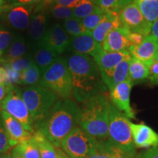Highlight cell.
<instances>
[{"instance_id":"1","label":"cell","mask_w":158,"mask_h":158,"mask_svg":"<svg viewBox=\"0 0 158 158\" xmlns=\"http://www.w3.org/2000/svg\"><path fill=\"white\" fill-rule=\"evenodd\" d=\"M75 98L84 102L104 94L108 89L94 59L87 55L73 54L67 60Z\"/></svg>"},{"instance_id":"2","label":"cell","mask_w":158,"mask_h":158,"mask_svg":"<svg viewBox=\"0 0 158 158\" xmlns=\"http://www.w3.org/2000/svg\"><path fill=\"white\" fill-rule=\"evenodd\" d=\"M80 108L73 100L62 99L54 105L38 130L56 148L73 130L79 126Z\"/></svg>"},{"instance_id":"3","label":"cell","mask_w":158,"mask_h":158,"mask_svg":"<svg viewBox=\"0 0 158 158\" xmlns=\"http://www.w3.org/2000/svg\"><path fill=\"white\" fill-rule=\"evenodd\" d=\"M80 108L79 127L99 142L108 138L110 102L104 94L83 102Z\"/></svg>"},{"instance_id":"4","label":"cell","mask_w":158,"mask_h":158,"mask_svg":"<svg viewBox=\"0 0 158 158\" xmlns=\"http://www.w3.org/2000/svg\"><path fill=\"white\" fill-rule=\"evenodd\" d=\"M22 98L28 108L33 123L38 127L50 114L59 97L48 89L37 84L25 89Z\"/></svg>"},{"instance_id":"5","label":"cell","mask_w":158,"mask_h":158,"mask_svg":"<svg viewBox=\"0 0 158 158\" xmlns=\"http://www.w3.org/2000/svg\"><path fill=\"white\" fill-rule=\"evenodd\" d=\"M40 85L48 89L62 99H70L73 94L72 78L67 60L59 57L43 73Z\"/></svg>"},{"instance_id":"6","label":"cell","mask_w":158,"mask_h":158,"mask_svg":"<svg viewBox=\"0 0 158 158\" xmlns=\"http://www.w3.org/2000/svg\"><path fill=\"white\" fill-rule=\"evenodd\" d=\"M99 147L100 142L78 126L63 140L60 149L70 158H86L95 153Z\"/></svg>"},{"instance_id":"7","label":"cell","mask_w":158,"mask_h":158,"mask_svg":"<svg viewBox=\"0 0 158 158\" xmlns=\"http://www.w3.org/2000/svg\"><path fill=\"white\" fill-rule=\"evenodd\" d=\"M130 122L127 116L110 102L108 138L128 152L136 153L132 138Z\"/></svg>"},{"instance_id":"8","label":"cell","mask_w":158,"mask_h":158,"mask_svg":"<svg viewBox=\"0 0 158 158\" xmlns=\"http://www.w3.org/2000/svg\"><path fill=\"white\" fill-rule=\"evenodd\" d=\"M0 106L2 110L21 122L26 130L34 133V123L19 89L13 86Z\"/></svg>"},{"instance_id":"9","label":"cell","mask_w":158,"mask_h":158,"mask_svg":"<svg viewBox=\"0 0 158 158\" xmlns=\"http://www.w3.org/2000/svg\"><path fill=\"white\" fill-rule=\"evenodd\" d=\"M121 27L130 32H135L147 37L150 35L152 26L144 19L135 2L126 6L118 14Z\"/></svg>"},{"instance_id":"10","label":"cell","mask_w":158,"mask_h":158,"mask_svg":"<svg viewBox=\"0 0 158 158\" xmlns=\"http://www.w3.org/2000/svg\"><path fill=\"white\" fill-rule=\"evenodd\" d=\"M70 40L63 27L59 23H55L45 31L44 36L40 40L39 45L61 54L70 48Z\"/></svg>"},{"instance_id":"11","label":"cell","mask_w":158,"mask_h":158,"mask_svg":"<svg viewBox=\"0 0 158 158\" xmlns=\"http://www.w3.org/2000/svg\"><path fill=\"white\" fill-rule=\"evenodd\" d=\"M35 5H4L2 7L3 19L13 28L23 30L28 27L31 20V13Z\"/></svg>"},{"instance_id":"12","label":"cell","mask_w":158,"mask_h":158,"mask_svg":"<svg viewBox=\"0 0 158 158\" xmlns=\"http://www.w3.org/2000/svg\"><path fill=\"white\" fill-rule=\"evenodd\" d=\"M133 84L130 79L120 83L110 91L111 103L128 118H135V113L130 106V92Z\"/></svg>"},{"instance_id":"13","label":"cell","mask_w":158,"mask_h":158,"mask_svg":"<svg viewBox=\"0 0 158 158\" xmlns=\"http://www.w3.org/2000/svg\"><path fill=\"white\" fill-rule=\"evenodd\" d=\"M130 57L131 55L128 51L122 52H106L102 50L94 56L93 59L105 81L120 62Z\"/></svg>"},{"instance_id":"14","label":"cell","mask_w":158,"mask_h":158,"mask_svg":"<svg viewBox=\"0 0 158 158\" xmlns=\"http://www.w3.org/2000/svg\"><path fill=\"white\" fill-rule=\"evenodd\" d=\"M134 146L140 149H150L158 146V134L147 124L130 122Z\"/></svg>"},{"instance_id":"15","label":"cell","mask_w":158,"mask_h":158,"mask_svg":"<svg viewBox=\"0 0 158 158\" xmlns=\"http://www.w3.org/2000/svg\"><path fill=\"white\" fill-rule=\"evenodd\" d=\"M129 52L131 56L145 63L149 67L156 59L158 52V40L152 35H148L145 37L143 41L140 45L130 46Z\"/></svg>"},{"instance_id":"16","label":"cell","mask_w":158,"mask_h":158,"mask_svg":"<svg viewBox=\"0 0 158 158\" xmlns=\"http://www.w3.org/2000/svg\"><path fill=\"white\" fill-rule=\"evenodd\" d=\"M1 116L4 127L14 147L21 142L28 140L31 137L32 133L26 130L21 122L5 110H1Z\"/></svg>"},{"instance_id":"17","label":"cell","mask_w":158,"mask_h":158,"mask_svg":"<svg viewBox=\"0 0 158 158\" xmlns=\"http://www.w3.org/2000/svg\"><path fill=\"white\" fill-rule=\"evenodd\" d=\"M129 31L123 27L114 29L108 33L102 43V50L106 52H122L129 51L130 43L127 35Z\"/></svg>"},{"instance_id":"18","label":"cell","mask_w":158,"mask_h":158,"mask_svg":"<svg viewBox=\"0 0 158 158\" xmlns=\"http://www.w3.org/2000/svg\"><path fill=\"white\" fill-rule=\"evenodd\" d=\"M70 48L74 54L87 55L92 58L102 51V45L95 41L90 31L79 36L71 37Z\"/></svg>"},{"instance_id":"19","label":"cell","mask_w":158,"mask_h":158,"mask_svg":"<svg viewBox=\"0 0 158 158\" xmlns=\"http://www.w3.org/2000/svg\"><path fill=\"white\" fill-rule=\"evenodd\" d=\"M121 27L118 14L107 13L101 22L91 31V35L99 44L102 45L108 33L113 29Z\"/></svg>"},{"instance_id":"20","label":"cell","mask_w":158,"mask_h":158,"mask_svg":"<svg viewBox=\"0 0 158 158\" xmlns=\"http://www.w3.org/2000/svg\"><path fill=\"white\" fill-rule=\"evenodd\" d=\"M30 140L38 149L40 158H59L63 153L62 151L51 143L39 130L33 133Z\"/></svg>"},{"instance_id":"21","label":"cell","mask_w":158,"mask_h":158,"mask_svg":"<svg viewBox=\"0 0 158 158\" xmlns=\"http://www.w3.org/2000/svg\"><path fill=\"white\" fill-rule=\"evenodd\" d=\"M46 22L47 17L44 11L35 12L31 15L28 26V32L33 40L38 41L43 38L46 29Z\"/></svg>"},{"instance_id":"22","label":"cell","mask_w":158,"mask_h":158,"mask_svg":"<svg viewBox=\"0 0 158 158\" xmlns=\"http://www.w3.org/2000/svg\"><path fill=\"white\" fill-rule=\"evenodd\" d=\"M131 58V57H130ZM130 58L122 61L116 67L113 72L110 73L108 78L105 80V84L108 89L110 91L114 86L125 81L129 79V67Z\"/></svg>"},{"instance_id":"23","label":"cell","mask_w":158,"mask_h":158,"mask_svg":"<svg viewBox=\"0 0 158 158\" xmlns=\"http://www.w3.org/2000/svg\"><path fill=\"white\" fill-rule=\"evenodd\" d=\"M149 66L138 59L131 56L130 60L129 79L133 84L139 83L149 78Z\"/></svg>"},{"instance_id":"24","label":"cell","mask_w":158,"mask_h":158,"mask_svg":"<svg viewBox=\"0 0 158 158\" xmlns=\"http://www.w3.org/2000/svg\"><path fill=\"white\" fill-rule=\"evenodd\" d=\"M150 25L158 19V0H134Z\"/></svg>"},{"instance_id":"25","label":"cell","mask_w":158,"mask_h":158,"mask_svg":"<svg viewBox=\"0 0 158 158\" xmlns=\"http://www.w3.org/2000/svg\"><path fill=\"white\" fill-rule=\"evenodd\" d=\"M57 58H59V54L54 51L43 47H40L38 50L35 52L34 60L41 72L43 73L53 64Z\"/></svg>"},{"instance_id":"26","label":"cell","mask_w":158,"mask_h":158,"mask_svg":"<svg viewBox=\"0 0 158 158\" xmlns=\"http://www.w3.org/2000/svg\"><path fill=\"white\" fill-rule=\"evenodd\" d=\"M27 49L28 46L24 39L21 37H15V39H13L9 48H7L5 56L1 59V62L22 57L27 53Z\"/></svg>"},{"instance_id":"27","label":"cell","mask_w":158,"mask_h":158,"mask_svg":"<svg viewBox=\"0 0 158 158\" xmlns=\"http://www.w3.org/2000/svg\"><path fill=\"white\" fill-rule=\"evenodd\" d=\"M100 9L108 13H119L134 0H91Z\"/></svg>"},{"instance_id":"28","label":"cell","mask_w":158,"mask_h":158,"mask_svg":"<svg viewBox=\"0 0 158 158\" xmlns=\"http://www.w3.org/2000/svg\"><path fill=\"white\" fill-rule=\"evenodd\" d=\"M41 73V70L35 63L27 70L21 73V84L32 86L37 85L38 83L40 84L42 76Z\"/></svg>"},{"instance_id":"29","label":"cell","mask_w":158,"mask_h":158,"mask_svg":"<svg viewBox=\"0 0 158 158\" xmlns=\"http://www.w3.org/2000/svg\"><path fill=\"white\" fill-rule=\"evenodd\" d=\"M63 28L71 37L79 36L88 32V31H86L83 26L81 21L75 17L64 20L63 23Z\"/></svg>"},{"instance_id":"30","label":"cell","mask_w":158,"mask_h":158,"mask_svg":"<svg viewBox=\"0 0 158 158\" xmlns=\"http://www.w3.org/2000/svg\"><path fill=\"white\" fill-rule=\"evenodd\" d=\"M99 7L91 0H83L77 7L73 8L75 18L81 20L95 12Z\"/></svg>"},{"instance_id":"31","label":"cell","mask_w":158,"mask_h":158,"mask_svg":"<svg viewBox=\"0 0 158 158\" xmlns=\"http://www.w3.org/2000/svg\"><path fill=\"white\" fill-rule=\"evenodd\" d=\"M108 13L102 10L101 9L98 8L95 12L92 13L88 16L81 20L83 26L86 31H92L99 23L101 22L102 19L106 17Z\"/></svg>"},{"instance_id":"32","label":"cell","mask_w":158,"mask_h":158,"mask_svg":"<svg viewBox=\"0 0 158 158\" xmlns=\"http://www.w3.org/2000/svg\"><path fill=\"white\" fill-rule=\"evenodd\" d=\"M101 143L109 152L111 158H136V153L128 152L122 149L108 138L106 141H102Z\"/></svg>"},{"instance_id":"33","label":"cell","mask_w":158,"mask_h":158,"mask_svg":"<svg viewBox=\"0 0 158 158\" xmlns=\"http://www.w3.org/2000/svg\"><path fill=\"white\" fill-rule=\"evenodd\" d=\"M15 147L25 158H40L38 149L30 138L21 142Z\"/></svg>"},{"instance_id":"34","label":"cell","mask_w":158,"mask_h":158,"mask_svg":"<svg viewBox=\"0 0 158 158\" xmlns=\"http://www.w3.org/2000/svg\"><path fill=\"white\" fill-rule=\"evenodd\" d=\"M1 63L3 64V66H8L17 72L21 73L35 64V60L31 57L22 56L13 59V60L7 61V62H2Z\"/></svg>"},{"instance_id":"35","label":"cell","mask_w":158,"mask_h":158,"mask_svg":"<svg viewBox=\"0 0 158 158\" xmlns=\"http://www.w3.org/2000/svg\"><path fill=\"white\" fill-rule=\"evenodd\" d=\"M49 10H50L51 15L57 19L64 20H64L74 17L73 9L57 5V4L54 3V1L49 6Z\"/></svg>"},{"instance_id":"36","label":"cell","mask_w":158,"mask_h":158,"mask_svg":"<svg viewBox=\"0 0 158 158\" xmlns=\"http://www.w3.org/2000/svg\"><path fill=\"white\" fill-rule=\"evenodd\" d=\"M5 76V84L9 86H14L15 84H21V73L17 72L8 66L2 67Z\"/></svg>"},{"instance_id":"37","label":"cell","mask_w":158,"mask_h":158,"mask_svg":"<svg viewBox=\"0 0 158 158\" xmlns=\"http://www.w3.org/2000/svg\"><path fill=\"white\" fill-rule=\"evenodd\" d=\"M13 40V37L10 31L0 28V56L9 48Z\"/></svg>"},{"instance_id":"38","label":"cell","mask_w":158,"mask_h":158,"mask_svg":"<svg viewBox=\"0 0 158 158\" xmlns=\"http://www.w3.org/2000/svg\"><path fill=\"white\" fill-rule=\"evenodd\" d=\"M13 147H14V146L7 135L4 125L0 123V154L5 153Z\"/></svg>"},{"instance_id":"39","label":"cell","mask_w":158,"mask_h":158,"mask_svg":"<svg viewBox=\"0 0 158 158\" xmlns=\"http://www.w3.org/2000/svg\"><path fill=\"white\" fill-rule=\"evenodd\" d=\"M149 79L153 84H158V62L156 59L149 65Z\"/></svg>"},{"instance_id":"40","label":"cell","mask_w":158,"mask_h":158,"mask_svg":"<svg viewBox=\"0 0 158 158\" xmlns=\"http://www.w3.org/2000/svg\"><path fill=\"white\" fill-rule=\"evenodd\" d=\"M127 38L131 46H136V45H140L143 42L145 37L141 34H138V33L130 32L129 31L127 35Z\"/></svg>"},{"instance_id":"41","label":"cell","mask_w":158,"mask_h":158,"mask_svg":"<svg viewBox=\"0 0 158 158\" xmlns=\"http://www.w3.org/2000/svg\"><path fill=\"white\" fill-rule=\"evenodd\" d=\"M136 158H158V147L150 148L142 152L136 156Z\"/></svg>"},{"instance_id":"42","label":"cell","mask_w":158,"mask_h":158,"mask_svg":"<svg viewBox=\"0 0 158 158\" xmlns=\"http://www.w3.org/2000/svg\"><path fill=\"white\" fill-rule=\"evenodd\" d=\"M86 158H111L109 152L105 148L101 142H100V147L95 153Z\"/></svg>"},{"instance_id":"43","label":"cell","mask_w":158,"mask_h":158,"mask_svg":"<svg viewBox=\"0 0 158 158\" xmlns=\"http://www.w3.org/2000/svg\"><path fill=\"white\" fill-rule=\"evenodd\" d=\"M82 1L83 0H54V3L73 9Z\"/></svg>"},{"instance_id":"44","label":"cell","mask_w":158,"mask_h":158,"mask_svg":"<svg viewBox=\"0 0 158 158\" xmlns=\"http://www.w3.org/2000/svg\"><path fill=\"white\" fill-rule=\"evenodd\" d=\"M42 1L43 0H12L9 5H35Z\"/></svg>"},{"instance_id":"45","label":"cell","mask_w":158,"mask_h":158,"mask_svg":"<svg viewBox=\"0 0 158 158\" xmlns=\"http://www.w3.org/2000/svg\"><path fill=\"white\" fill-rule=\"evenodd\" d=\"M14 86H9V85L5 84H0V106H1L2 102L5 100V98L7 97V94L10 90V89Z\"/></svg>"},{"instance_id":"46","label":"cell","mask_w":158,"mask_h":158,"mask_svg":"<svg viewBox=\"0 0 158 158\" xmlns=\"http://www.w3.org/2000/svg\"><path fill=\"white\" fill-rule=\"evenodd\" d=\"M150 35H152L156 40H158V19L154 22V23L152 25L151 28V32Z\"/></svg>"},{"instance_id":"47","label":"cell","mask_w":158,"mask_h":158,"mask_svg":"<svg viewBox=\"0 0 158 158\" xmlns=\"http://www.w3.org/2000/svg\"><path fill=\"white\" fill-rule=\"evenodd\" d=\"M11 154V157L12 158H25L19 152V151L16 149V148L13 147V149H12Z\"/></svg>"},{"instance_id":"48","label":"cell","mask_w":158,"mask_h":158,"mask_svg":"<svg viewBox=\"0 0 158 158\" xmlns=\"http://www.w3.org/2000/svg\"><path fill=\"white\" fill-rule=\"evenodd\" d=\"M5 83V76H4V71L2 68H0V84Z\"/></svg>"},{"instance_id":"49","label":"cell","mask_w":158,"mask_h":158,"mask_svg":"<svg viewBox=\"0 0 158 158\" xmlns=\"http://www.w3.org/2000/svg\"><path fill=\"white\" fill-rule=\"evenodd\" d=\"M11 1L12 0H0V6L2 7L4 5H9L11 2Z\"/></svg>"},{"instance_id":"50","label":"cell","mask_w":158,"mask_h":158,"mask_svg":"<svg viewBox=\"0 0 158 158\" xmlns=\"http://www.w3.org/2000/svg\"><path fill=\"white\" fill-rule=\"evenodd\" d=\"M0 158H12L10 153H1Z\"/></svg>"},{"instance_id":"51","label":"cell","mask_w":158,"mask_h":158,"mask_svg":"<svg viewBox=\"0 0 158 158\" xmlns=\"http://www.w3.org/2000/svg\"><path fill=\"white\" fill-rule=\"evenodd\" d=\"M59 158H70V157H69L68 155H66L64 152H63V153L62 154V155L60 156V157H59Z\"/></svg>"},{"instance_id":"52","label":"cell","mask_w":158,"mask_h":158,"mask_svg":"<svg viewBox=\"0 0 158 158\" xmlns=\"http://www.w3.org/2000/svg\"><path fill=\"white\" fill-rule=\"evenodd\" d=\"M155 59L158 62V52H157V56H156V59Z\"/></svg>"},{"instance_id":"53","label":"cell","mask_w":158,"mask_h":158,"mask_svg":"<svg viewBox=\"0 0 158 158\" xmlns=\"http://www.w3.org/2000/svg\"><path fill=\"white\" fill-rule=\"evenodd\" d=\"M1 12H2V7L0 6V13H1Z\"/></svg>"},{"instance_id":"54","label":"cell","mask_w":158,"mask_h":158,"mask_svg":"<svg viewBox=\"0 0 158 158\" xmlns=\"http://www.w3.org/2000/svg\"><path fill=\"white\" fill-rule=\"evenodd\" d=\"M157 147H158V146H157Z\"/></svg>"}]
</instances>
